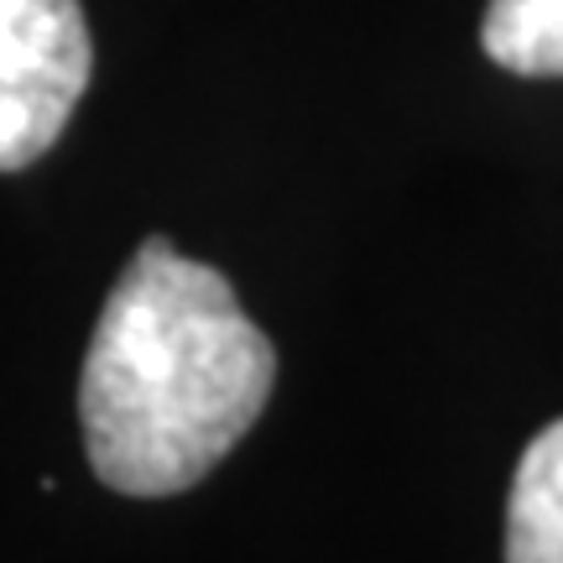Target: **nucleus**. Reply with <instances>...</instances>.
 Here are the masks:
<instances>
[{"mask_svg": "<svg viewBox=\"0 0 563 563\" xmlns=\"http://www.w3.org/2000/svg\"><path fill=\"white\" fill-rule=\"evenodd\" d=\"M89 68L79 0H0V173L32 167L63 136Z\"/></svg>", "mask_w": 563, "mask_h": 563, "instance_id": "obj_2", "label": "nucleus"}, {"mask_svg": "<svg viewBox=\"0 0 563 563\" xmlns=\"http://www.w3.org/2000/svg\"><path fill=\"white\" fill-rule=\"evenodd\" d=\"M277 350L235 287L173 241H141L100 308L79 376L89 470L121 496H178L251 433Z\"/></svg>", "mask_w": 563, "mask_h": 563, "instance_id": "obj_1", "label": "nucleus"}, {"mask_svg": "<svg viewBox=\"0 0 563 563\" xmlns=\"http://www.w3.org/2000/svg\"><path fill=\"white\" fill-rule=\"evenodd\" d=\"M481 42L506 74L563 79V0H490Z\"/></svg>", "mask_w": 563, "mask_h": 563, "instance_id": "obj_4", "label": "nucleus"}, {"mask_svg": "<svg viewBox=\"0 0 563 563\" xmlns=\"http://www.w3.org/2000/svg\"><path fill=\"white\" fill-rule=\"evenodd\" d=\"M506 563H563V418L527 443L506 496Z\"/></svg>", "mask_w": 563, "mask_h": 563, "instance_id": "obj_3", "label": "nucleus"}]
</instances>
